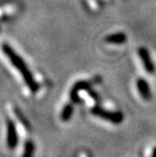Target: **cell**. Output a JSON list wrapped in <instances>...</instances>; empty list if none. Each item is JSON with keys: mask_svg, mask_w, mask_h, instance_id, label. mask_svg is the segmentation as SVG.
Returning <instances> with one entry per match:
<instances>
[{"mask_svg": "<svg viewBox=\"0 0 156 157\" xmlns=\"http://www.w3.org/2000/svg\"><path fill=\"white\" fill-rule=\"evenodd\" d=\"M91 113L98 118H101L105 121H108L115 125H119V124L123 123L124 121V113L121 112H111L107 111L105 109H101L99 106H94L91 109Z\"/></svg>", "mask_w": 156, "mask_h": 157, "instance_id": "6da1fadb", "label": "cell"}, {"mask_svg": "<svg viewBox=\"0 0 156 157\" xmlns=\"http://www.w3.org/2000/svg\"><path fill=\"white\" fill-rule=\"evenodd\" d=\"M6 127H7V135H6V144L9 149H14L18 144V135L16 126L13 121L7 120L6 121Z\"/></svg>", "mask_w": 156, "mask_h": 157, "instance_id": "7a4b0ae2", "label": "cell"}, {"mask_svg": "<svg viewBox=\"0 0 156 157\" xmlns=\"http://www.w3.org/2000/svg\"><path fill=\"white\" fill-rule=\"evenodd\" d=\"M139 55H140V58L142 60V62H143V65L146 69V71L148 73H150V74L155 73V66L151 61L148 50L145 48H140L139 49Z\"/></svg>", "mask_w": 156, "mask_h": 157, "instance_id": "3957f363", "label": "cell"}, {"mask_svg": "<svg viewBox=\"0 0 156 157\" xmlns=\"http://www.w3.org/2000/svg\"><path fill=\"white\" fill-rule=\"evenodd\" d=\"M137 88L140 92V95L142 96V98L145 99V101H149L151 98V90L149 87L148 82L144 80L143 78H140L137 80Z\"/></svg>", "mask_w": 156, "mask_h": 157, "instance_id": "277c9868", "label": "cell"}, {"mask_svg": "<svg viewBox=\"0 0 156 157\" xmlns=\"http://www.w3.org/2000/svg\"><path fill=\"white\" fill-rule=\"evenodd\" d=\"M35 143L32 140H26L25 143V149H24V154L22 157H34L35 155Z\"/></svg>", "mask_w": 156, "mask_h": 157, "instance_id": "5b68a950", "label": "cell"}, {"mask_svg": "<svg viewBox=\"0 0 156 157\" xmlns=\"http://www.w3.org/2000/svg\"><path fill=\"white\" fill-rule=\"evenodd\" d=\"M107 41L109 43H116V44H121V43H125L127 41V36L123 33H119V34H115L109 36L107 39Z\"/></svg>", "mask_w": 156, "mask_h": 157, "instance_id": "8992f818", "label": "cell"}, {"mask_svg": "<svg viewBox=\"0 0 156 157\" xmlns=\"http://www.w3.org/2000/svg\"><path fill=\"white\" fill-rule=\"evenodd\" d=\"M73 113V108L71 105H67L64 106L63 111L61 113V120L63 122H68L71 119Z\"/></svg>", "mask_w": 156, "mask_h": 157, "instance_id": "52a82bcc", "label": "cell"}, {"mask_svg": "<svg viewBox=\"0 0 156 157\" xmlns=\"http://www.w3.org/2000/svg\"><path fill=\"white\" fill-rule=\"evenodd\" d=\"M151 157H156V147H155V148H153V150H152Z\"/></svg>", "mask_w": 156, "mask_h": 157, "instance_id": "ba28073f", "label": "cell"}]
</instances>
